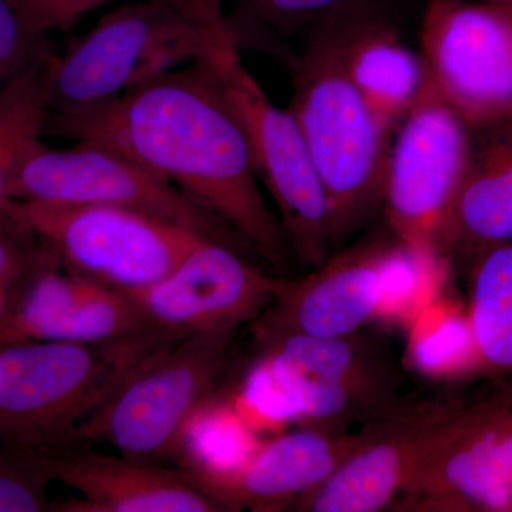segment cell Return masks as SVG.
<instances>
[{
  "mask_svg": "<svg viewBox=\"0 0 512 512\" xmlns=\"http://www.w3.org/2000/svg\"><path fill=\"white\" fill-rule=\"evenodd\" d=\"M119 151L207 208L276 269L292 249L261 191L247 131L207 60L97 109L49 114L45 134Z\"/></svg>",
  "mask_w": 512,
  "mask_h": 512,
  "instance_id": "1",
  "label": "cell"
},
{
  "mask_svg": "<svg viewBox=\"0 0 512 512\" xmlns=\"http://www.w3.org/2000/svg\"><path fill=\"white\" fill-rule=\"evenodd\" d=\"M336 15L306 30L298 52L276 56L291 76L288 109L328 200L332 251L382 208L393 137L346 72Z\"/></svg>",
  "mask_w": 512,
  "mask_h": 512,
  "instance_id": "2",
  "label": "cell"
},
{
  "mask_svg": "<svg viewBox=\"0 0 512 512\" xmlns=\"http://www.w3.org/2000/svg\"><path fill=\"white\" fill-rule=\"evenodd\" d=\"M232 36L225 12L178 0H127L62 53L45 60L49 114L97 109L185 64Z\"/></svg>",
  "mask_w": 512,
  "mask_h": 512,
  "instance_id": "3",
  "label": "cell"
},
{
  "mask_svg": "<svg viewBox=\"0 0 512 512\" xmlns=\"http://www.w3.org/2000/svg\"><path fill=\"white\" fill-rule=\"evenodd\" d=\"M181 338L153 329L103 343L0 346V446L63 451L148 355Z\"/></svg>",
  "mask_w": 512,
  "mask_h": 512,
  "instance_id": "4",
  "label": "cell"
},
{
  "mask_svg": "<svg viewBox=\"0 0 512 512\" xmlns=\"http://www.w3.org/2000/svg\"><path fill=\"white\" fill-rule=\"evenodd\" d=\"M235 333L170 340L148 355L77 430V443H104L121 456H177L188 426L227 384Z\"/></svg>",
  "mask_w": 512,
  "mask_h": 512,
  "instance_id": "5",
  "label": "cell"
},
{
  "mask_svg": "<svg viewBox=\"0 0 512 512\" xmlns=\"http://www.w3.org/2000/svg\"><path fill=\"white\" fill-rule=\"evenodd\" d=\"M262 369L284 396L302 429L348 433L402 400V376L389 348L375 335L345 338L286 336L256 343Z\"/></svg>",
  "mask_w": 512,
  "mask_h": 512,
  "instance_id": "6",
  "label": "cell"
},
{
  "mask_svg": "<svg viewBox=\"0 0 512 512\" xmlns=\"http://www.w3.org/2000/svg\"><path fill=\"white\" fill-rule=\"evenodd\" d=\"M10 202L63 268L121 292L157 284L202 242L215 239L113 205Z\"/></svg>",
  "mask_w": 512,
  "mask_h": 512,
  "instance_id": "7",
  "label": "cell"
},
{
  "mask_svg": "<svg viewBox=\"0 0 512 512\" xmlns=\"http://www.w3.org/2000/svg\"><path fill=\"white\" fill-rule=\"evenodd\" d=\"M473 130L431 79L394 130L382 208L387 229L417 256H446L448 221L470 165Z\"/></svg>",
  "mask_w": 512,
  "mask_h": 512,
  "instance_id": "8",
  "label": "cell"
},
{
  "mask_svg": "<svg viewBox=\"0 0 512 512\" xmlns=\"http://www.w3.org/2000/svg\"><path fill=\"white\" fill-rule=\"evenodd\" d=\"M205 60L244 124L256 174L275 202L289 247L303 265L316 268L332 252L329 207L298 121L249 72L234 36Z\"/></svg>",
  "mask_w": 512,
  "mask_h": 512,
  "instance_id": "9",
  "label": "cell"
},
{
  "mask_svg": "<svg viewBox=\"0 0 512 512\" xmlns=\"http://www.w3.org/2000/svg\"><path fill=\"white\" fill-rule=\"evenodd\" d=\"M402 495L417 510L512 512V409L501 390L447 404Z\"/></svg>",
  "mask_w": 512,
  "mask_h": 512,
  "instance_id": "10",
  "label": "cell"
},
{
  "mask_svg": "<svg viewBox=\"0 0 512 512\" xmlns=\"http://www.w3.org/2000/svg\"><path fill=\"white\" fill-rule=\"evenodd\" d=\"M420 52L431 82L471 130L512 120V6L427 0Z\"/></svg>",
  "mask_w": 512,
  "mask_h": 512,
  "instance_id": "11",
  "label": "cell"
},
{
  "mask_svg": "<svg viewBox=\"0 0 512 512\" xmlns=\"http://www.w3.org/2000/svg\"><path fill=\"white\" fill-rule=\"evenodd\" d=\"M12 200L113 205L244 245L185 192L119 151L89 141L66 148H50L42 141L20 168Z\"/></svg>",
  "mask_w": 512,
  "mask_h": 512,
  "instance_id": "12",
  "label": "cell"
},
{
  "mask_svg": "<svg viewBox=\"0 0 512 512\" xmlns=\"http://www.w3.org/2000/svg\"><path fill=\"white\" fill-rule=\"evenodd\" d=\"M410 251L392 232L328 256L252 322L256 343L286 336L345 338L375 318L393 272Z\"/></svg>",
  "mask_w": 512,
  "mask_h": 512,
  "instance_id": "13",
  "label": "cell"
},
{
  "mask_svg": "<svg viewBox=\"0 0 512 512\" xmlns=\"http://www.w3.org/2000/svg\"><path fill=\"white\" fill-rule=\"evenodd\" d=\"M239 248L207 239L160 282L126 293L154 329L178 336L235 333L258 319L289 282L256 268Z\"/></svg>",
  "mask_w": 512,
  "mask_h": 512,
  "instance_id": "14",
  "label": "cell"
},
{
  "mask_svg": "<svg viewBox=\"0 0 512 512\" xmlns=\"http://www.w3.org/2000/svg\"><path fill=\"white\" fill-rule=\"evenodd\" d=\"M447 402L400 400L365 423L359 447L322 484L296 498L289 510L379 512L403 494L423 441Z\"/></svg>",
  "mask_w": 512,
  "mask_h": 512,
  "instance_id": "15",
  "label": "cell"
},
{
  "mask_svg": "<svg viewBox=\"0 0 512 512\" xmlns=\"http://www.w3.org/2000/svg\"><path fill=\"white\" fill-rule=\"evenodd\" d=\"M365 426L356 433L328 434L299 429L268 441L231 468L197 464L184 468L205 494L238 511H274L289 507L322 484L365 440Z\"/></svg>",
  "mask_w": 512,
  "mask_h": 512,
  "instance_id": "16",
  "label": "cell"
},
{
  "mask_svg": "<svg viewBox=\"0 0 512 512\" xmlns=\"http://www.w3.org/2000/svg\"><path fill=\"white\" fill-rule=\"evenodd\" d=\"M126 292L63 268L45 269L0 323V346L103 343L153 330Z\"/></svg>",
  "mask_w": 512,
  "mask_h": 512,
  "instance_id": "17",
  "label": "cell"
},
{
  "mask_svg": "<svg viewBox=\"0 0 512 512\" xmlns=\"http://www.w3.org/2000/svg\"><path fill=\"white\" fill-rule=\"evenodd\" d=\"M53 481L82 494L79 500L50 505L62 512H225L181 470L156 461L116 457L92 450H45Z\"/></svg>",
  "mask_w": 512,
  "mask_h": 512,
  "instance_id": "18",
  "label": "cell"
},
{
  "mask_svg": "<svg viewBox=\"0 0 512 512\" xmlns=\"http://www.w3.org/2000/svg\"><path fill=\"white\" fill-rule=\"evenodd\" d=\"M343 63L350 80L382 121L396 130L429 84L421 52L410 49L386 20L359 0L336 15Z\"/></svg>",
  "mask_w": 512,
  "mask_h": 512,
  "instance_id": "19",
  "label": "cell"
},
{
  "mask_svg": "<svg viewBox=\"0 0 512 512\" xmlns=\"http://www.w3.org/2000/svg\"><path fill=\"white\" fill-rule=\"evenodd\" d=\"M512 242V120L473 130L470 165L444 241V254Z\"/></svg>",
  "mask_w": 512,
  "mask_h": 512,
  "instance_id": "20",
  "label": "cell"
},
{
  "mask_svg": "<svg viewBox=\"0 0 512 512\" xmlns=\"http://www.w3.org/2000/svg\"><path fill=\"white\" fill-rule=\"evenodd\" d=\"M470 271V333L481 363L512 372V242L477 249Z\"/></svg>",
  "mask_w": 512,
  "mask_h": 512,
  "instance_id": "21",
  "label": "cell"
},
{
  "mask_svg": "<svg viewBox=\"0 0 512 512\" xmlns=\"http://www.w3.org/2000/svg\"><path fill=\"white\" fill-rule=\"evenodd\" d=\"M47 46L5 86L0 87V208L12 200L20 168L45 136Z\"/></svg>",
  "mask_w": 512,
  "mask_h": 512,
  "instance_id": "22",
  "label": "cell"
},
{
  "mask_svg": "<svg viewBox=\"0 0 512 512\" xmlns=\"http://www.w3.org/2000/svg\"><path fill=\"white\" fill-rule=\"evenodd\" d=\"M356 2L359 0H255L229 15L225 12V16L239 49H262L272 40L305 33Z\"/></svg>",
  "mask_w": 512,
  "mask_h": 512,
  "instance_id": "23",
  "label": "cell"
},
{
  "mask_svg": "<svg viewBox=\"0 0 512 512\" xmlns=\"http://www.w3.org/2000/svg\"><path fill=\"white\" fill-rule=\"evenodd\" d=\"M55 254L8 201L0 208V323L22 301L33 281L50 266Z\"/></svg>",
  "mask_w": 512,
  "mask_h": 512,
  "instance_id": "24",
  "label": "cell"
},
{
  "mask_svg": "<svg viewBox=\"0 0 512 512\" xmlns=\"http://www.w3.org/2000/svg\"><path fill=\"white\" fill-rule=\"evenodd\" d=\"M45 450L0 446V512L50 511Z\"/></svg>",
  "mask_w": 512,
  "mask_h": 512,
  "instance_id": "25",
  "label": "cell"
},
{
  "mask_svg": "<svg viewBox=\"0 0 512 512\" xmlns=\"http://www.w3.org/2000/svg\"><path fill=\"white\" fill-rule=\"evenodd\" d=\"M47 47L46 36L30 28L13 0H0V87Z\"/></svg>",
  "mask_w": 512,
  "mask_h": 512,
  "instance_id": "26",
  "label": "cell"
},
{
  "mask_svg": "<svg viewBox=\"0 0 512 512\" xmlns=\"http://www.w3.org/2000/svg\"><path fill=\"white\" fill-rule=\"evenodd\" d=\"M110 0H16L30 28L39 35L72 29Z\"/></svg>",
  "mask_w": 512,
  "mask_h": 512,
  "instance_id": "27",
  "label": "cell"
},
{
  "mask_svg": "<svg viewBox=\"0 0 512 512\" xmlns=\"http://www.w3.org/2000/svg\"><path fill=\"white\" fill-rule=\"evenodd\" d=\"M222 3V6L229 5L234 6V9L238 8H245V6L251 5L252 2H255V0H220Z\"/></svg>",
  "mask_w": 512,
  "mask_h": 512,
  "instance_id": "28",
  "label": "cell"
},
{
  "mask_svg": "<svg viewBox=\"0 0 512 512\" xmlns=\"http://www.w3.org/2000/svg\"><path fill=\"white\" fill-rule=\"evenodd\" d=\"M501 393L504 394L505 400H507L512 409V383L505 384L503 389H501Z\"/></svg>",
  "mask_w": 512,
  "mask_h": 512,
  "instance_id": "29",
  "label": "cell"
},
{
  "mask_svg": "<svg viewBox=\"0 0 512 512\" xmlns=\"http://www.w3.org/2000/svg\"><path fill=\"white\" fill-rule=\"evenodd\" d=\"M488 2L503 3V5L512 6V0H488Z\"/></svg>",
  "mask_w": 512,
  "mask_h": 512,
  "instance_id": "30",
  "label": "cell"
},
{
  "mask_svg": "<svg viewBox=\"0 0 512 512\" xmlns=\"http://www.w3.org/2000/svg\"><path fill=\"white\" fill-rule=\"evenodd\" d=\"M13 2H16V0H13Z\"/></svg>",
  "mask_w": 512,
  "mask_h": 512,
  "instance_id": "31",
  "label": "cell"
}]
</instances>
